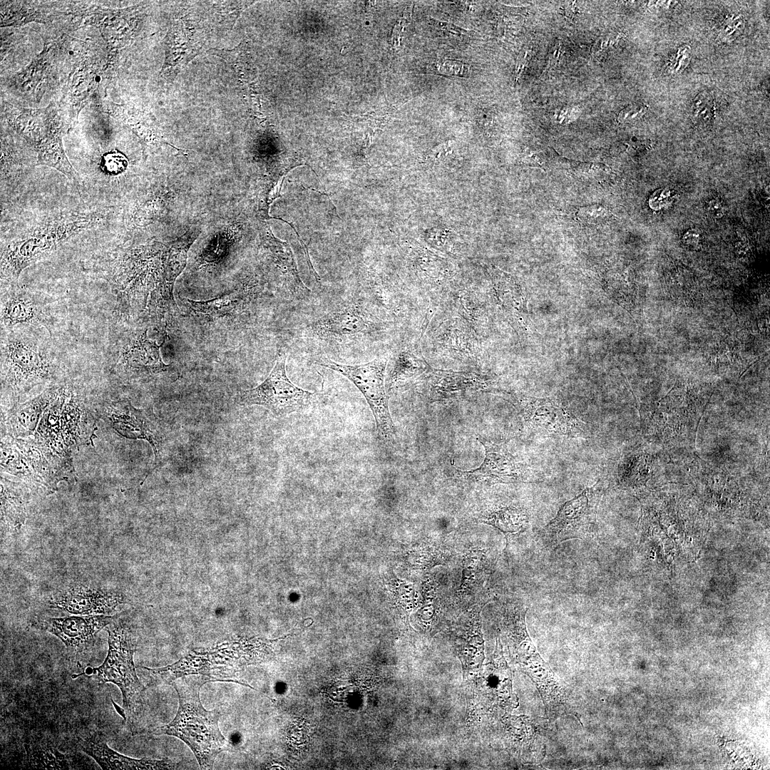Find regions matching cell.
Listing matches in <instances>:
<instances>
[{
  "instance_id": "cell-14",
  "label": "cell",
  "mask_w": 770,
  "mask_h": 770,
  "mask_svg": "<svg viewBox=\"0 0 770 770\" xmlns=\"http://www.w3.org/2000/svg\"><path fill=\"white\" fill-rule=\"evenodd\" d=\"M477 440L485 448V458L481 466L473 470L460 471L467 479L487 484L510 483L525 481L528 476L526 466L513 456L503 443H495L478 436Z\"/></svg>"
},
{
  "instance_id": "cell-37",
  "label": "cell",
  "mask_w": 770,
  "mask_h": 770,
  "mask_svg": "<svg viewBox=\"0 0 770 770\" xmlns=\"http://www.w3.org/2000/svg\"><path fill=\"white\" fill-rule=\"evenodd\" d=\"M452 148L453 142L450 140L447 141L430 150V152L426 155V158L427 160H430L433 162L440 160L443 156H446L448 153H450L452 150Z\"/></svg>"
},
{
  "instance_id": "cell-31",
  "label": "cell",
  "mask_w": 770,
  "mask_h": 770,
  "mask_svg": "<svg viewBox=\"0 0 770 770\" xmlns=\"http://www.w3.org/2000/svg\"><path fill=\"white\" fill-rule=\"evenodd\" d=\"M431 68L438 73L458 77H466L469 72L468 65L452 60L438 61Z\"/></svg>"
},
{
  "instance_id": "cell-3",
  "label": "cell",
  "mask_w": 770,
  "mask_h": 770,
  "mask_svg": "<svg viewBox=\"0 0 770 770\" xmlns=\"http://www.w3.org/2000/svg\"><path fill=\"white\" fill-rule=\"evenodd\" d=\"M1 391L12 397L14 406L34 386L53 379L58 365L43 342L20 332H11L2 339Z\"/></svg>"
},
{
  "instance_id": "cell-1",
  "label": "cell",
  "mask_w": 770,
  "mask_h": 770,
  "mask_svg": "<svg viewBox=\"0 0 770 770\" xmlns=\"http://www.w3.org/2000/svg\"><path fill=\"white\" fill-rule=\"evenodd\" d=\"M208 682V679L197 674L174 680L171 684L179 697L177 714L169 724L150 731L155 735L167 734L181 739L204 769H212L215 760L227 744L218 727L220 712L217 709H205L200 701V687Z\"/></svg>"
},
{
  "instance_id": "cell-41",
  "label": "cell",
  "mask_w": 770,
  "mask_h": 770,
  "mask_svg": "<svg viewBox=\"0 0 770 770\" xmlns=\"http://www.w3.org/2000/svg\"><path fill=\"white\" fill-rule=\"evenodd\" d=\"M576 13L575 1L569 3L565 8V14L569 18H573Z\"/></svg>"
},
{
  "instance_id": "cell-21",
  "label": "cell",
  "mask_w": 770,
  "mask_h": 770,
  "mask_svg": "<svg viewBox=\"0 0 770 770\" xmlns=\"http://www.w3.org/2000/svg\"><path fill=\"white\" fill-rule=\"evenodd\" d=\"M386 367L385 385L389 391L423 375L432 368L408 349H400L394 352L388 359Z\"/></svg>"
},
{
  "instance_id": "cell-9",
  "label": "cell",
  "mask_w": 770,
  "mask_h": 770,
  "mask_svg": "<svg viewBox=\"0 0 770 770\" xmlns=\"http://www.w3.org/2000/svg\"><path fill=\"white\" fill-rule=\"evenodd\" d=\"M381 321L363 304L350 301L342 304L307 323L306 336L321 341L344 342L381 332Z\"/></svg>"
},
{
  "instance_id": "cell-18",
  "label": "cell",
  "mask_w": 770,
  "mask_h": 770,
  "mask_svg": "<svg viewBox=\"0 0 770 770\" xmlns=\"http://www.w3.org/2000/svg\"><path fill=\"white\" fill-rule=\"evenodd\" d=\"M53 386L22 404L13 406L7 412L1 414V431L14 438H28L33 434L43 411L48 406L52 397ZM1 432V433H3Z\"/></svg>"
},
{
  "instance_id": "cell-26",
  "label": "cell",
  "mask_w": 770,
  "mask_h": 770,
  "mask_svg": "<svg viewBox=\"0 0 770 770\" xmlns=\"http://www.w3.org/2000/svg\"><path fill=\"white\" fill-rule=\"evenodd\" d=\"M245 298V294L236 291L206 301H195L189 299L185 300L191 308L197 312L220 317L236 309L242 304Z\"/></svg>"
},
{
  "instance_id": "cell-32",
  "label": "cell",
  "mask_w": 770,
  "mask_h": 770,
  "mask_svg": "<svg viewBox=\"0 0 770 770\" xmlns=\"http://www.w3.org/2000/svg\"><path fill=\"white\" fill-rule=\"evenodd\" d=\"M128 161L125 156L118 152H113L106 154L103 158V164L107 171L111 173L122 172L126 167Z\"/></svg>"
},
{
  "instance_id": "cell-40",
  "label": "cell",
  "mask_w": 770,
  "mask_h": 770,
  "mask_svg": "<svg viewBox=\"0 0 770 770\" xmlns=\"http://www.w3.org/2000/svg\"><path fill=\"white\" fill-rule=\"evenodd\" d=\"M560 51H561V46L560 45H558L555 47V48L554 49V51H553V54L550 56V57L549 58V63H548L549 66H554L556 64V63L559 61L560 56Z\"/></svg>"
},
{
  "instance_id": "cell-23",
  "label": "cell",
  "mask_w": 770,
  "mask_h": 770,
  "mask_svg": "<svg viewBox=\"0 0 770 770\" xmlns=\"http://www.w3.org/2000/svg\"><path fill=\"white\" fill-rule=\"evenodd\" d=\"M107 112L126 124L145 144H158L163 138L153 116L128 104L110 103Z\"/></svg>"
},
{
  "instance_id": "cell-4",
  "label": "cell",
  "mask_w": 770,
  "mask_h": 770,
  "mask_svg": "<svg viewBox=\"0 0 770 770\" xmlns=\"http://www.w3.org/2000/svg\"><path fill=\"white\" fill-rule=\"evenodd\" d=\"M106 630L108 634L107 656L102 664L92 669L89 674H93L99 684H115L122 693L125 709L130 712L141 702L145 690L133 662L136 645L129 628L122 622H117V617Z\"/></svg>"
},
{
  "instance_id": "cell-28",
  "label": "cell",
  "mask_w": 770,
  "mask_h": 770,
  "mask_svg": "<svg viewBox=\"0 0 770 770\" xmlns=\"http://www.w3.org/2000/svg\"><path fill=\"white\" fill-rule=\"evenodd\" d=\"M444 553L436 548H416L414 553L416 568H429L437 564H443Z\"/></svg>"
},
{
  "instance_id": "cell-25",
  "label": "cell",
  "mask_w": 770,
  "mask_h": 770,
  "mask_svg": "<svg viewBox=\"0 0 770 770\" xmlns=\"http://www.w3.org/2000/svg\"><path fill=\"white\" fill-rule=\"evenodd\" d=\"M198 234L197 232L187 233L179 239L165 245L163 287L165 292L173 293L175 279L186 266L189 248Z\"/></svg>"
},
{
  "instance_id": "cell-30",
  "label": "cell",
  "mask_w": 770,
  "mask_h": 770,
  "mask_svg": "<svg viewBox=\"0 0 770 770\" xmlns=\"http://www.w3.org/2000/svg\"><path fill=\"white\" fill-rule=\"evenodd\" d=\"M714 106L713 98L709 95L700 93L692 105V116L698 121H709L714 115Z\"/></svg>"
},
{
  "instance_id": "cell-7",
  "label": "cell",
  "mask_w": 770,
  "mask_h": 770,
  "mask_svg": "<svg viewBox=\"0 0 770 770\" xmlns=\"http://www.w3.org/2000/svg\"><path fill=\"white\" fill-rule=\"evenodd\" d=\"M602 495V486L599 481L565 503L540 531L543 543L555 546L565 540L590 536L595 530Z\"/></svg>"
},
{
  "instance_id": "cell-27",
  "label": "cell",
  "mask_w": 770,
  "mask_h": 770,
  "mask_svg": "<svg viewBox=\"0 0 770 770\" xmlns=\"http://www.w3.org/2000/svg\"><path fill=\"white\" fill-rule=\"evenodd\" d=\"M526 512L516 508L502 507L487 513L483 522L498 528L504 533L518 531L526 524Z\"/></svg>"
},
{
  "instance_id": "cell-34",
  "label": "cell",
  "mask_w": 770,
  "mask_h": 770,
  "mask_svg": "<svg viewBox=\"0 0 770 770\" xmlns=\"http://www.w3.org/2000/svg\"><path fill=\"white\" fill-rule=\"evenodd\" d=\"M673 200L672 192L667 189L655 191L650 198V206L654 210H659L669 205Z\"/></svg>"
},
{
  "instance_id": "cell-39",
  "label": "cell",
  "mask_w": 770,
  "mask_h": 770,
  "mask_svg": "<svg viewBox=\"0 0 770 770\" xmlns=\"http://www.w3.org/2000/svg\"><path fill=\"white\" fill-rule=\"evenodd\" d=\"M528 56H529L528 51H525L523 52H521L519 54V56H518V57L517 58V61H516V64H515V83L517 82L518 78L520 77L522 73L523 72V71H524V69H525V66H526V65L528 63Z\"/></svg>"
},
{
  "instance_id": "cell-42",
  "label": "cell",
  "mask_w": 770,
  "mask_h": 770,
  "mask_svg": "<svg viewBox=\"0 0 770 770\" xmlns=\"http://www.w3.org/2000/svg\"><path fill=\"white\" fill-rule=\"evenodd\" d=\"M759 360H760V359H757V360L754 361V362H752V363H751V364H749V366H748V367H747V368H746V369H745V370H744V371H743V373H742V374H741L740 375V376H739V379H740V378H741V376H743V375H744V374H745V373H746V372L747 371V370H748V369H749L750 367H751V366H753V365L754 364H756V362H758V361H759Z\"/></svg>"
},
{
  "instance_id": "cell-22",
  "label": "cell",
  "mask_w": 770,
  "mask_h": 770,
  "mask_svg": "<svg viewBox=\"0 0 770 770\" xmlns=\"http://www.w3.org/2000/svg\"><path fill=\"white\" fill-rule=\"evenodd\" d=\"M30 486L1 476V518L4 525L19 530L26 517V498Z\"/></svg>"
},
{
  "instance_id": "cell-33",
  "label": "cell",
  "mask_w": 770,
  "mask_h": 770,
  "mask_svg": "<svg viewBox=\"0 0 770 770\" xmlns=\"http://www.w3.org/2000/svg\"><path fill=\"white\" fill-rule=\"evenodd\" d=\"M647 111V106L644 104H634L629 106L621 111L618 115V121L625 123L637 120L642 117Z\"/></svg>"
},
{
  "instance_id": "cell-8",
  "label": "cell",
  "mask_w": 770,
  "mask_h": 770,
  "mask_svg": "<svg viewBox=\"0 0 770 770\" xmlns=\"http://www.w3.org/2000/svg\"><path fill=\"white\" fill-rule=\"evenodd\" d=\"M96 413L121 436L147 441L153 448L156 466L161 463L168 443L167 431L153 410L136 409L124 400L103 403Z\"/></svg>"
},
{
  "instance_id": "cell-29",
  "label": "cell",
  "mask_w": 770,
  "mask_h": 770,
  "mask_svg": "<svg viewBox=\"0 0 770 770\" xmlns=\"http://www.w3.org/2000/svg\"><path fill=\"white\" fill-rule=\"evenodd\" d=\"M483 553L479 550H473L468 552L464 558L463 566V576L460 589L466 590L471 585L476 572L479 570L478 565L483 558Z\"/></svg>"
},
{
  "instance_id": "cell-16",
  "label": "cell",
  "mask_w": 770,
  "mask_h": 770,
  "mask_svg": "<svg viewBox=\"0 0 770 770\" xmlns=\"http://www.w3.org/2000/svg\"><path fill=\"white\" fill-rule=\"evenodd\" d=\"M77 744L78 748L94 759L103 769H172L176 766L168 759H136L122 755L109 748L105 739L98 734L78 737Z\"/></svg>"
},
{
  "instance_id": "cell-6",
  "label": "cell",
  "mask_w": 770,
  "mask_h": 770,
  "mask_svg": "<svg viewBox=\"0 0 770 770\" xmlns=\"http://www.w3.org/2000/svg\"><path fill=\"white\" fill-rule=\"evenodd\" d=\"M286 359L284 352L279 354L266 379L255 388L241 391L238 394V403L262 406L276 416H286L307 408L315 394L297 386L289 379L286 373Z\"/></svg>"
},
{
  "instance_id": "cell-24",
  "label": "cell",
  "mask_w": 770,
  "mask_h": 770,
  "mask_svg": "<svg viewBox=\"0 0 770 770\" xmlns=\"http://www.w3.org/2000/svg\"><path fill=\"white\" fill-rule=\"evenodd\" d=\"M1 301V322L5 327L31 325L40 320V309L28 294L12 293Z\"/></svg>"
},
{
  "instance_id": "cell-19",
  "label": "cell",
  "mask_w": 770,
  "mask_h": 770,
  "mask_svg": "<svg viewBox=\"0 0 770 770\" xmlns=\"http://www.w3.org/2000/svg\"><path fill=\"white\" fill-rule=\"evenodd\" d=\"M100 67L93 61L79 63L71 73L65 89L63 102L69 111L70 121L78 120V114L98 88Z\"/></svg>"
},
{
  "instance_id": "cell-11",
  "label": "cell",
  "mask_w": 770,
  "mask_h": 770,
  "mask_svg": "<svg viewBox=\"0 0 770 770\" xmlns=\"http://www.w3.org/2000/svg\"><path fill=\"white\" fill-rule=\"evenodd\" d=\"M116 617L117 615H106L44 617L36 620L34 625L56 636L68 652L77 657L94 645L97 634Z\"/></svg>"
},
{
  "instance_id": "cell-17",
  "label": "cell",
  "mask_w": 770,
  "mask_h": 770,
  "mask_svg": "<svg viewBox=\"0 0 770 770\" xmlns=\"http://www.w3.org/2000/svg\"><path fill=\"white\" fill-rule=\"evenodd\" d=\"M423 376L428 381L430 395L433 401L456 399L488 387L487 381L483 377L472 372L431 368Z\"/></svg>"
},
{
  "instance_id": "cell-5",
  "label": "cell",
  "mask_w": 770,
  "mask_h": 770,
  "mask_svg": "<svg viewBox=\"0 0 770 770\" xmlns=\"http://www.w3.org/2000/svg\"><path fill=\"white\" fill-rule=\"evenodd\" d=\"M387 362L388 358L381 356L366 363L351 365L324 357L319 358L317 364L345 376L356 386L369 405L379 437L389 441L394 437L395 428L385 385Z\"/></svg>"
},
{
  "instance_id": "cell-36",
  "label": "cell",
  "mask_w": 770,
  "mask_h": 770,
  "mask_svg": "<svg viewBox=\"0 0 770 770\" xmlns=\"http://www.w3.org/2000/svg\"><path fill=\"white\" fill-rule=\"evenodd\" d=\"M412 4L406 8L403 16L400 19L398 23L396 24L392 35L393 43L394 46H399V38L401 34L406 25H408L411 19Z\"/></svg>"
},
{
  "instance_id": "cell-13",
  "label": "cell",
  "mask_w": 770,
  "mask_h": 770,
  "mask_svg": "<svg viewBox=\"0 0 770 770\" xmlns=\"http://www.w3.org/2000/svg\"><path fill=\"white\" fill-rule=\"evenodd\" d=\"M205 39L202 29L190 19H176L166 36L165 58L160 76L173 81L179 72L202 51Z\"/></svg>"
},
{
  "instance_id": "cell-38",
  "label": "cell",
  "mask_w": 770,
  "mask_h": 770,
  "mask_svg": "<svg viewBox=\"0 0 770 770\" xmlns=\"http://www.w3.org/2000/svg\"><path fill=\"white\" fill-rule=\"evenodd\" d=\"M431 24L436 28L440 30L447 31L456 34H468V31L456 26L451 23L447 21H440L436 19L429 18Z\"/></svg>"
},
{
  "instance_id": "cell-15",
  "label": "cell",
  "mask_w": 770,
  "mask_h": 770,
  "mask_svg": "<svg viewBox=\"0 0 770 770\" xmlns=\"http://www.w3.org/2000/svg\"><path fill=\"white\" fill-rule=\"evenodd\" d=\"M160 347L148 339L145 332L121 354L117 370L130 379H148L169 372L172 368L162 361Z\"/></svg>"
},
{
  "instance_id": "cell-12",
  "label": "cell",
  "mask_w": 770,
  "mask_h": 770,
  "mask_svg": "<svg viewBox=\"0 0 770 770\" xmlns=\"http://www.w3.org/2000/svg\"><path fill=\"white\" fill-rule=\"evenodd\" d=\"M123 602L117 592L83 584L67 586L48 600L50 607L80 615H110Z\"/></svg>"
},
{
  "instance_id": "cell-20",
  "label": "cell",
  "mask_w": 770,
  "mask_h": 770,
  "mask_svg": "<svg viewBox=\"0 0 770 770\" xmlns=\"http://www.w3.org/2000/svg\"><path fill=\"white\" fill-rule=\"evenodd\" d=\"M60 117L52 124L46 135L36 145L38 151L37 165L54 168L76 184L81 183L78 174L68 161L64 152Z\"/></svg>"
},
{
  "instance_id": "cell-10",
  "label": "cell",
  "mask_w": 770,
  "mask_h": 770,
  "mask_svg": "<svg viewBox=\"0 0 770 770\" xmlns=\"http://www.w3.org/2000/svg\"><path fill=\"white\" fill-rule=\"evenodd\" d=\"M515 406L525 422L533 428L568 437L589 436L585 423L549 399L523 397L517 400Z\"/></svg>"
},
{
  "instance_id": "cell-2",
  "label": "cell",
  "mask_w": 770,
  "mask_h": 770,
  "mask_svg": "<svg viewBox=\"0 0 770 770\" xmlns=\"http://www.w3.org/2000/svg\"><path fill=\"white\" fill-rule=\"evenodd\" d=\"M35 439L54 454L71 460V448L91 439L95 419L83 396L71 386L54 385Z\"/></svg>"
},
{
  "instance_id": "cell-35",
  "label": "cell",
  "mask_w": 770,
  "mask_h": 770,
  "mask_svg": "<svg viewBox=\"0 0 770 770\" xmlns=\"http://www.w3.org/2000/svg\"><path fill=\"white\" fill-rule=\"evenodd\" d=\"M605 213V208L595 205L582 207L579 212V217L588 223H595L598 219L603 217Z\"/></svg>"
}]
</instances>
